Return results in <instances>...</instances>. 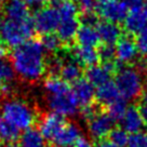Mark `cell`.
Instances as JSON below:
<instances>
[{
    "instance_id": "cell-1",
    "label": "cell",
    "mask_w": 147,
    "mask_h": 147,
    "mask_svg": "<svg viewBox=\"0 0 147 147\" xmlns=\"http://www.w3.org/2000/svg\"><path fill=\"white\" fill-rule=\"evenodd\" d=\"M11 66L15 76L26 82H37L47 71V53L41 42L28 40L14 48L11 54Z\"/></svg>"
},
{
    "instance_id": "cell-18",
    "label": "cell",
    "mask_w": 147,
    "mask_h": 147,
    "mask_svg": "<svg viewBox=\"0 0 147 147\" xmlns=\"http://www.w3.org/2000/svg\"><path fill=\"white\" fill-rule=\"evenodd\" d=\"M120 98L121 96H120L119 91L116 87L115 82L111 80L95 88V100L101 105L108 107Z\"/></svg>"
},
{
    "instance_id": "cell-28",
    "label": "cell",
    "mask_w": 147,
    "mask_h": 147,
    "mask_svg": "<svg viewBox=\"0 0 147 147\" xmlns=\"http://www.w3.org/2000/svg\"><path fill=\"white\" fill-rule=\"evenodd\" d=\"M127 108H128V106H127L125 100L121 97L120 100L116 101L115 103H113L110 106H108V114L115 121L116 120H121Z\"/></svg>"
},
{
    "instance_id": "cell-27",
    "label": "cell",
    "mask_w": 147,
    "mask_h": 147,
    "mask_svg": "<svg viewBox=\"0 0 147 147\" xmlns=\"http://www.w3.org/2000/svg\"><path fill=\"white\" fill-rule=\"evenodd\" d=\"M43 49L46 53H54L61 48V40L57 38L56 35L50 34V35H45L40 40Z\"/></svg>"
},
{
    "instance_id": "cell-6",
    "label": "cell",
    "mask_w": 147,
    "mask_h": 147,
    "mask_svg": "<svg viewBox=\"0 0 147 147\" xmlns=\"http://www.w3.org/2000/svg\"><path fill=\"white\" fill-rule=\"evenodd\" d=\"M115 84L120 96L125 101H133L141 96L144 90V78L142 73L135 67H123L118 71Z\"/></svg>"
},
{
    "instance_id": "cell-32",
    "label": "cell",
    "mask_w": 147,
    "mask_h": 147,
    "mask_svg": "<svg viewBox=\"0 0 147 147\" xmlns=\"http://www.w3.org/2000/svg\"><path fill=\"white\" fill-rule=\"evenodd\" d=\"M101 1L102 0H79V3L86 13H92L94 10L97 9Z\"/></svg>"
},
{
    "instance_id": "cell-43",
    "label": "cell",
    "mask_w": 147,
    "mask_h": 147,
    "mask_svg": "<svg viewBox=\"0 0 147 147\" xmlns=\"http://www.w3.org/2000/svg\"><path fill=\"white\" fill-rule=\"evenodd\" d=\"M146 77H147V66H146Z\"/></svg>"
},
{
    "instance_id": "cell-8",
    "label": "cell",
    "mask_w": 147,
    "mask_h": 147,
    "mask_svg": "<svg viewBox=\"0 0 147 147\" xmlns=\"http://www.w3.org/2000/svg\"><path fill=\"white\" fill-rule=\"evenodd\" d=\"M87 127L92 138L102 141L115 129V120L108 113L93 111V114L87 118Z\"/></svg>"
},
{
    "instance_id": "cell-35",
    "label": "cell",
    "mask_w": 147,
    "mask_h": 147,
    "mask_svg": "<svg viewBox=\"0 0 147 147\" xmlns=\"http://www.w3.org/2000/svg\"><path fill=\"white\" fill-rule=\"evenodd\" d=\"M94 147H117L115 144L110 142V141H106V140H102L94 145Z\"/></svg>"
},
{
    "instance_id": "cell-44",
    "label": "cell",
    "mask_w": 147,
    "mask_h": 147,
    "mask_svg": "<svg viewBox=\"0 0 147 147\" xmlns=\"http://www.w3.org/2000/svg\"><path fill=\"white\" fill-rule=\"evenodd\" d=\"M0 147H1V146H0ZM8 147H14V146H8Z\"/></svg>"
},
{
    "instance_id": "cell-9",
    "label": "cell",
    "mask_w": 147,
    "mask_h": 147,
    "mask_svg": "<svg viewBox=\"0 0 147 147\" xmlns=\"http://www.w3.org/2000/svg\"><path fill=\"white\" fill-rule=\"evenodd\" d=\"M81 138L82 132L78 124L66 121L50 143L54 147H74Z\"/></svg>"
},
{
    "instance_id": "cell-12",
    "label": "cell",
    "mask_w": 147,
    "mask_h": 147,
    "mask_svg": "<svg viewBox=\"0 0 147 147\" xmlns=\"http://www.w3.org/2000/svg\"><path fill=\"white\" fill-rule=\"evenodd\" d=\"M71 90L79 107L83 110L92 108V104L95 101V88L87 79H79L73 84Z\"/></svg>"
},
{
    "instance_id": "cell-2",
    "label": "cell",
    "mask_w": 147,
    "mask_h": 147,
    "mask_svg": "<svg viewBox=\"0 0 147 147\" xmlns=\"http://www.w3.org/2000/svg\"><path fill=\"white\" fill-rule=\"evenodd\" d=\"M47 104L51 113L62 117H70L77 114L79 105L73 90L67 82L59 76H50L43 83Z\"/></svg>"
},
{
    "instance_id": "cell-22",
    "label": "cell",
    "mask_w": 147,
    "mask_h": 147,
    "mask_svg": "<svg viewBox=\"0 0 147 147\" xmlns=\"http://www.w3.org/2000/svg\"><path fill=\"white\" fill-rule=\"evenodd\" d=\"M59 77L63 79L65 82L75 83L81 79V66L74 60H63L59 68Z\"/></svg>"
},
{
    "instance_id": "cell-23",
    "label": "cell",
    "mask_w": 147,
    "mask_h": 147,
    "mask_svg": "<svg viewBox=\"0 0 147 147\" xmlns=\"http://www.w3.org/2000/svg\"><path fill=\"white\" fill-rule=\"evenodd\" d=\"M14 74L12 66L5 61H0V96L7 95L13 89Z\"/></svg>"
},
{
    "instance_id": "cell-31",
    "label": "cell",
    "mask_w": 147,
    "mask_h": 147,
    "mask_svg": "<svg viewBox=\"0 0 147 147\" xmlns=\"http://www.w3.org/2000/svg\"><path fill=\"white\" fill-rule=\"evenodd\" d=\"M100 54V60H103L105 63L114 62L115 59V47L110 46H103L101 50L98 51Z\"/></svg>"
},
{
    "instance_id": "cell-29",
    "label": "cell",
    "mask_w": 147,
    "mask_h": 147,
    "mask_svg": "<svg viewBox=\"0 0 147 147\" xmlns=\"http://www.w3.org/2000/svg\"><path fill=\"white\" fill-rule=\"evenodd\" d=\"M127 147H147V133L141 131L130 134Z\"/></svg>"
},
{
    "instance_id": "cell-25",
    "label": "cell",
    "mask_w": 147,
    "mask_h": 147,
    "mask_svg": "<svg viewBox=\"0 0 147 147\" xmlns=\"http://www.w3.org/2000/svg\"><path fill=\"white\" fill-rule=\"evenodd\" d=\"M20 131L5 121H0V141L3 143H12L18 140Z\"/></svg>"
},
{
    "instance_id": "cell-16",
    "label": "cell",
    "mask_w": 147,
    "mask_h": 147,
    "mask_svg": "<svg viewBox=\"0 0 147 147\" xmlns=\"http://www.w3.org/2000/svg\"><path fill=\"white\" fill-rule=\"evenodd\" d=\"M96 28L98 36H100V40L104 43V46L115 47L116 43L119 41V39L122 37L121 28L118 24L105 21V22L97 24Z\"/></svg>"
},
{
    "instance_id": "cell-4",
    "label": "cell",
    "mask_w": 147,
    "mask_h": 147,
    "mask_svg": "<svg viewBox=\"0 0 147 147\" xmlns=\"http://www.w3.org/2000/svg\"><path fill=\"white\" fill-rule=\"evenodd\" d=\"M35 32L32 18L28 20L0 18V40L5 46L16 48L30 40Z\"/></svg>"
},
{
    "instance_id": "cell-13",
    "label": "cell",
    "mask_w": 147,
    "mask_h": 147,
    "mask_svg": "<svg viewBox=\"0 0 147 147\" xmlns=\"http://www.w3.org/2000/svg\"><path fill=\"white\" fill-rule=\"evenodd\" d=\"M116 69V62L104 63L103 65H94L89 67L86 74V79L94 88H97L110 81V77Z\"/></svg>"
},
{
    "instance_id": "cell-24",
    "label": "cell",
    "mask_w": 147,
    "mask_h": 147,
    "mask_svg": "<svg viewBox=\"0 0 147 147\" xmlns=\"http://www.w3.org/2000/svg\"><path fill=\"white\" fill-rule=\"evenodd\" d=\"M18 147H47V140L38 129H28L20 135Z\"/></svg>"
},
{
    "instance_id": "cell-15",
    "label": "cell",
    "mask_w": 147,
    "mask_h": 147,
    "mask_svg": "<svg viewBox=\"0 0 147 147\" xmlns=\"http://www.w3.org/2000/svg\"><path fill=\"white\" fill-rule=\"evenodd\" d=\"M120 121H121V128L130 134L141 132L145 124L141 109H138L135 106L128 107Z\"/></svg>"
},
{
    "instance_id": "cell-30",
    "label": "cell",
    "mask_w": 147,
    "mask_h": 147,
    "mask_svg": "<svg viewBox=\"0 0 147 147\" xmlns=\"http://www.w3.org/2000/svg\"><path fill=\"white\" fill-rule=\"evenodd\" d=\"M134 41L136 43L138 53L147 57V27H145L142 32H138Z\"/></svg>"
},
{
    "instance_id": "cell-17",
    "label": "cell",
    "mask_w": 147,
    "mask_h": 147,
    "mask_svg": "<svg viewBox=\"0 0 147 147\" xmlns=\"http://www.w3.org/2000/svg\"><path fill=\"white\" fill-rule=\"evenodd\" d=\"M73 60L77 62L80 66L84 67H91L97 64L100 61V54L98 51L95 48L84 46H76L71 51Z\"/></svg>"
},
{
    "instance_id": "cell-19",
    "label": "cell",
    "mask_w": 147,
    "mask_h": 147,
    "mask_svg": "<svg viewBox=\"0 0 147 147\" xmlns=\"http://www.w3.org/2000/svg\"><path fill=\"white\" fill-rule=\"evenodd\" d=\"M8 18L28 20L32 18L30 11L25 0H8L3 9V15Z\"/></svg>"
},
{
    "instance_id": "cell-20",
    "label": "cell",
    "mask_w": 147,
    "mask_h": 147,
    "mask_svg": "<svg viewBox=\"0 0 147 147\" xmlns=\"http://www.w3.org/2000/svg\"><path fill=\"white\" fill-rule=\"evenodd\" d=\"M145 27H147V13L145 9L128 13L124 20V28L129 34L138 35Z\"/></svg>"
},
{
    "instance_id": "cell-36",
    "label": "cell",
    "mask_w": 147,
    "mask_h": 147,
    "mask_svg": "<svg viewBox=\"0 0 147 147\" xmlns=\"http://www.w3.org/2000/svg\"><path fill=\"white\" fill-rule=\"evenodd\" d=\"M5 55H7V48H5V45L0 40V61H5Z\"/></svg>"
},
{
    "instance_id": "cell-7",
    "label": "cell",
    "mask_w": 147,
    "mask_h": 147,
    "mask_svg": "<svg viewBox=\"0 0 147 147\" xmlns=\"http://www.w3.org/2000/svg\"><path fill=\"white\" fill-rule=\"evenodd\" d=\"M35 30L45 35H50L56 32L60 24V14L55 5L41 7L32 16Z\"/></svg>"
},
{
    "instance_id": "cell-39",
    "label": "cell",
    "mask_w": 147,
    "mask_h": 147,
    "mask_svg": "<svg viewBox=\"0 0 147 147\" xmlns=\"http://www.w3.org/2000/svg\"><path fill=\"white\" fill-rule=\"evenodd\" d=\"M141 113H142L144 122H145V124H147V106H143L141 108Z\"/></svg>"
},
{
    "instance_id": "cell-11",
    "label": "cell",
    "mask_w": 147,
    "mask_h": 147,
    "mask_svg": "<svg viewBox=\"0 0 147 147\" xmlns=\"http://www.w3.org/2000/svg\"><path fill=\"white\" fill-rule=\"evenodd\" d=\"M136 43L132 38L122 36L115 46V59L121 64H131L138 56Z\"/></svg>"
},
{
    "instance_id": "cell-21",
    "label": "cell",
    "mask_w": 147,
    "mask_h": 147,
    "mask_svg": "<svg viewBox=\"0 0 147 147\" xmlns=\"http://www.w3.org/2000/svg\"><path fill=\"white\" fill-rule=\"evenodd\" d=\"M76 40L79 46L91 47V48H95L101 42L96 26L89 24H82L79 27Z\"/></svg>"
},
{
    "instance_id": "cell-14",
    "label": "cell",
    "mask_w": 147,
    "mask_h": 147,
    "mask_svg": "<svg viewBox=\"0 0 147 147\" xmlns=\"http://www.w3.org/2000/svg\"><path fill=\"white\" fill-rule=\"evenodd\" d=\"M66 122L64 117L54 114V113H48L42 116L39 121V131L43 135L47 141L51 142V140L54 138L55 134L59 132L63 124Z\"/></svg>"
},
{
    "instance_id": "cell-40",
    "label": "cell",
    "mask_w": 147,
    "mask_h": 147,
    "mask_svg": "<svg viewBox=\"0 0 147 147\" xmlns=\"http://www.w3.org/2000/svg\"><path fill=\"white\" fill-rule=\"evenodd\" d=\"M102 1H120V0H102Z\"/></svg>"
},
{
    "instance_id": "cell-38",
    "label": "cell",
    "mask_w": 147,
    "mask_h": 147,
    "mask_svg": "<svg viewBox=\"0 0 147 147\" xmlns=\"http://www.w3.org/2000/svg\"><path fill=\"white\" fill-rule=\"evenodd\" d=\"M141 101L143 103V106H147V87L144 88L142 94H141Z\"/></svg>"
},
{
    "instance_id": "cell-37",
    "label": "cell",
    "mask_w": 147,
    "mask_h": 147,
    "mask_svg": "<svg viewBox=\"0 0 147 147\" xmlns=\"http://www.w3.org/2000/svg\"><path fill=\"white\" fill-rule=\"evenodd\" d=\"M47 1H49V0H25V2L27 5H42L43 3H46Z\"/></svg>"
},
{
    "instance_id": "cell-10",
    "label": "cell",
    "mask_w": 147,
    "mask_h": 147,
    "mask_svg": "<svg viewBox=\"0 0 147 147\" xmlns=\"http://www.w3.org/2000/svg\"><path fill=\"white\" fill-rule=\"evenodd\" d=\"M96 10L106 22L115 24L124 22L129 11L123 1H101Z\"/></svg>"
},
{
    "instance_id": "cell-42",
    "label": "cell",
    "mask_w": 147,
    "mask_h": 147,
    "mask_svg": "<svg viewBox=\"0 0 147 147\" xmlns=\"http://www.w3.org/2000/svg\"><path fill=\"white\" fill-rule=\"evenodd\" d=\"M0 121H1V113H0Z\"/></svg>"
},
{
    "instance_id": "cell-26",
    "label": "cell",
    "mask_w": 147,
    "mask_h": 147,
    "mask_svg": "<svg viewBox=\"0 0 147 147\" xmlns=\"http://www.w3.org/2000/svg\"><path fill=\"white\" fill-rule=\"evenodd\" d=\"M109 141L117 147H125L129 141V133L122 128H115L108 135Z\"/></svg>"
},
{
    "instance_id": "cell-5",
    "label": "cell",
    "mask_w": 147,
    "mask_h": 147,
    "mask_svg": "<svg viewBox=\"0 0 147 147\" xmlns=\"http://www.w3.org/2000/svg\"><path fill=\"white\" fill-rule=\"evenodd\" d=\"M55 7L60 14V24L56 29V36L62 43H69L76 39L80 27L78 7L73 0H61Z\"/></svg>"
},
{
    "instance_id": "cell-3",
    "label": "cell",
    "mask_w": 147,
    "mask_h": 147,
    "mask_svg": "<svg viewBox=\"0 0 147 147\" xmlns=\"http://www.w3.org/2000/svg\"><path fill=\"white\" fill-rule=\"evenodd\" d=\"M1 120L21 131L32 129L37 121V110L25 98L10 96L0 106Z\"/></svg>"
},
{
    "instance_id": "cell-41",
    "label": "cell",
    "mask_w": 147,
    "mask_h": 147,
    "mask_svg": "<svg viewBox=\"0 0 147 147\" xmlns=\"http://www.w3.org/2000/svg\"><path fill=\"white\" fill-rule=\"evenodd\" d=\"M5 0H0V3H2V2H5Z\"/></svg>"
},
{
    "instance_id": "cell-34",
    "label": "cell",
    "mask_w": 147,
    "mask_h": 147,
    "mask_svg": "<svg viewBox=\"0 0 147 147\" xmlns=\"http://www.w3.org/2000/svg\"><path fill=\"white\" fill-rule=\"evenodd\" d=\"M74 147H94V145L92 144V142L89 138H81Z\"/></svg>"
},
{
    "instance_id": "cell-33",
    "label": "cell",
    "mask_w": 147,
    "mask_h": 147,
    "mask_svg": "<svg viewBox=\"0 0 147 147\" xmlns=\"http://www.w3.org/2000/svg\"><path fill=\"white\" fill-rule=\"evenodd\" d=\"M123 3L128 8V10H130V12L144 9L146 5L145 0H123Z\"/></svg>"
},
{
    "instance_id": "cell-45",
    "label": "cell",
    "mask_w": 147,
    "mask_h": 147,
    "mask_svg": "<svg viewBox=\"0 0 147 147\" xmlns=\"http://www.w3.org/2000/svg\"><path fill=\"white\" fill-rule=\"evenodd\" d=\"M73 1H76V0H73ZM78 1H79V0H78Z\"/></svg>"
}]
</instances>
